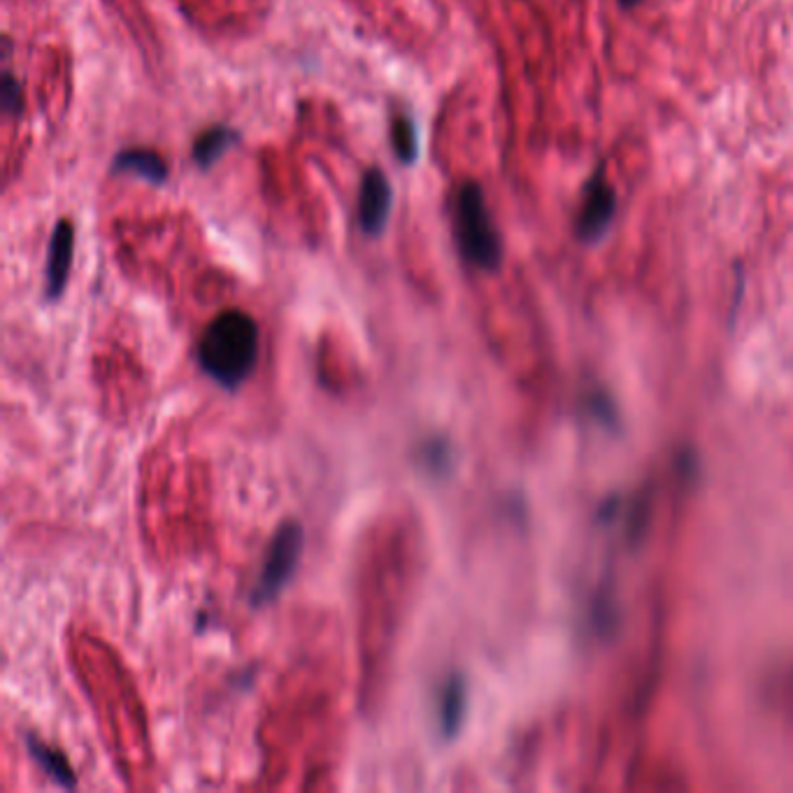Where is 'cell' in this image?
Instances as JSON below:
<instances>
[{
    "mask_svg": "<svg viewBox=\"0 0 793 793\" xmlns=\"http://www.w3.org/2000/svg\"><path fill=\"white\" fill-rule=\"evenodd\" d=\"M258 352V324L243 310H226L203 331L198 342V365L215 384L235 391L252 378Z\"/></svg>",
    "mask_w": 793,
    "mask_h": 793,
    "instance_id": "cell-1",
    "label": "cell"
},
{
    "mask_svg": "<svg viewBox=\"0 0 793 793\" xmlns=\"http://www.w3.org/2000/svg\"><path fill=\"white\" fill-rule=\"evenodd\" d=\"M454 235L461 256L472 268L487 273L498 271L503 261V243L487 207L484 192L478 182H463L454 196Z\"/></svg>",
    "mask_w": 793,
    "mask_h": 793,
    "instance_id": "cell-2",
    "label": "cell"
},
{
    "mask_svg": "<svg viewBox=\"0 0 793 793\" xmlns=\"http://www.w3.org/2000/svg\"><path fill=\"white\" fill-rule=\"evenodd\" d=\"M303 547H305L303 526L298 521H284L275 531L266 549V557H263L258 577L254 581L249 596L252 607H266L282 596V591L298 570Z\"/></svg>",
    "mask_w": 793,
    "mask_h": 793,
    "instance_id": "cell-3",
    "label": "cell"
},
{
    "mask_svg": "<svg viewBox=\"0 0 793 793\" xmlns=\"http://www.w3.org/2000/svg\"><path fill=\"white\" fill-rule=\"evenodd\" d=\"M617 213V196L607 182L603 168L594 173L585 189V200H581L577 233L585 243H596L610 228Z\"/></svg>",
    "mask_w": 793,
    "mask_h": 793,
    "instance_id": "cell-4",
    "label": "cell"
},
{
    "mask_svg": "<svg viewBox=\"0 0 793 793\" xmlns=\"http://www.w3.org/2000/svg\"><path fill=\"white\" fill-rule=\"evenodd\" d=\"M393 192L380 168L368 170L359 192V226L365 235H382L391 217Z\"/></svg>",
    "mask_w": 793,
    "mask_h": 793,
    "instance_id": "cell-5",
    "label": "cell"
},
{
    "mask_svg": "<svg viewBox=\"0 0 793 793\" xmlns=\"http://www.w3.org/2000/svg\"><path fill=\"white\" fill-rule=\"evenodd\" d=\"M72 249H75V231L68 222H59L55 233H51L49 252H47V275L45 291L49 301H57L70 277L72 266Z\"/></svg>",
    "mask_w": 793,
    "mask_h": 793,
    "instance_id": "cell-6",
    "label": "cell"
},
{
    "mask_svg": "<svg viewBox=\"0 0 793 793\" xmlns=\"http://www.w3.org/2000/svg\"><path fill=\"white\" fill-rule=\"evenodd\" d=\"M468 712V684L461 673H452L444 677L440 692H438V703H435V717H438V731L444 740H454L463 726Z\"/></svg>",
    "mask_w": 793,
    "mask_h": 793,
    "instance_id": "cell-7",
    "label": "cell"
},
{
    "mask_svg": "<svg viewBox=\"0 0 793 793\" xmlns=\"http://www.w3.org/2000/svg\"><path fill=\"white\" fill-rule=\"evenodd\" d=\"M115 173L134 175L149 184H164L168 179V166L161 156L151 149H126L115 158Z\"/></svg>",
    "mask_w": 793,
    "mask_h": 793,
    "instance_id": "cell-8",
    "label": "cell"
},
{
    "mask_svg": "<svg viewBox=\"0 0 793 793\" xmlns=\"http://www.w3.org/2000/svg\"><path fill=\"white\" fill-rule=\"evenodd\" d=\"M26 747H29V754H31L33 761L40 765L42 773H47L59 786H63V789H75V786H77L75 771L70 768L68 758H66L61 752H57L55 747L45 745L42 740L33 737V735L26 737Z\"/></svg>",
    "mask_w": 793,
    "mask_h": 793,
    "instance_id": "cell-9",
    "label": "cell"
},
{
    "mask_svg": "<svg viewBox=\"0 0 793 793\" xmlns=\"http://www.w3.org/2000/svg\"><path fill=\"white\" fill-rule=\"evenodd\" d=\"M237 138L241 136H237V130H233V128H226V126L207 128L194 145V158H196L198 168L205 170L213 164H217L219 158L237 143Z\"/></svg>",
    "mask_w": 793,
    "mask_h": 793,
    "instance_id": "cell-10",
    "label": "cell"
},
{
    "mask_svg": "<svg viewBox=\"0 0 793 793\" xmlns=\"http://www.w3.org/2000/svg\"><path fill=\"white\" fill-rule=\"evenodd\" d=\"M391 145L395 156H399V161L410 166L417 161L419 156V138H417V128L414 121L410 117H395L391 124Z\"/></svg>",
    "mask_w": 793,
    "mask_h": 793,
    "instance_id": "cell-11",
    "label": "cell"
},
{
    "mask_svg": "<svg viewBox=\"0 0 793 793\" xmlns=\"http://www.w3.org/2000/svg\"><path fill=\"white\" fill-rule=\"evenodd\" d=\"M419 461L424 463V468L431 474H444L452 463V452H449V442L442 438L424 442V447L419 449Z\"/></svg>",
    "mask_w": 793,
    "mask_h": 793,
    "instance_id": "cell-12",
    "label": "cell"
},
{
    "mask_svg": "<svg viewBox=\"0 0 793 793\" xmlns=\"http://www.w3.org/2000/svg\"><path fill=\"white\" fill-rule=\"evenodd\" d=\"M21 108H23L21 87L17 82V77L8 70L3 77V110L8 117H17L21 115Z\"/></svg>",
    "mask_w": 793,
    "mask_h": 793,
    "instance_id": "cell-13",
    "label": "cell"
}]
</instances>
